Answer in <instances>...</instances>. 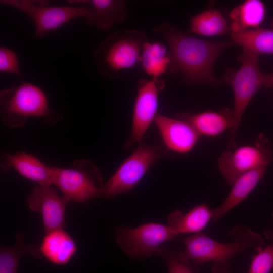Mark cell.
Here are the masks:
<instances>
[{"instance_id":"3957f363","label":"cell","mask_w":273,"mask_h":273,"mask_svg":"<svg viewBox=\"0 0 273 273\" xmlns=\"http://www.w3.org/2000/svg\"><path fill=\"white\" fill-rule=\"evenodd\" d=\"M228 235L233 238L232 242H220L201 233L185 237L182 240L185 247L184 253L197 265L209 262L228 263L237 253L249 248L256 250L264 245L262 237L246 226L234 227Z\"/></svg>"},{"instance_id":"2e32d148","label":"cell","mask_w":273,"mask_h":273,"mask_svg":"<svg viewBox=\"0 0 273 273\" xmlns=\"http://www.w3.org/2000/svg\"><path fill=\"white\" fill-rule=\"evenodd\" d=\"M190 124L201 136L216 137L233 125V112L228 108L219 111H207L197 113L181 112L175 116Z\"/></svg>"},{"instance_id":"6da1fadb","label":"cell","mask_w":273,"mask_h":273,"mask_svg":"<svg viewBox=\"0 0 273 273\" xmlns=\"http://www.w3.org/2000/svg\"><path fill=\"white\" fill-rule=\"evenodd\" d=\"M152 30L161 35L168 45L171 62L169 71L179 73L186 84L217 86L221 80L214 74V64L231 41L212 42L200 39L179 30L167 21Z\"/></svg>"},{"instance_id":"ac0fdd59","label":"cell","mask_w":273,"mask_h":273,"mask_svg":"<svg viewBox=\"0 0 273 273\" xmlns=\"http://www.w3.org/2000/svg\"><path fill=\"white\" fill-rule=\"evenodd\" d=\"M267 166H262L251 170L240 176L233 187L223 203L213 210V219L218 220L245 199L263 177Z\"/></svg>"},{"instance_id":"8fae6325","label":"cell","mask_w":273,"mask_h":273,"mask_svg":"<svg viewBox=\"0 0 273 273\" xmlns=\"http://www.w3.org/2000/svg\"><path fill=\"white\" fill-rule=\"evenodd\" d=\"M165 87L162 79H144L138 81L134 101L131 133L125 143L130 148L135 143L143 141L145 134L157 115L159 95Z\"/></svg>"},{"instance_id":"ffe728a7","label":"cell","mask_w":273,"mask_h":273,"mask_svg":"<svg viewBox=\"0 0 273 273\" xmlns=\"http://www.w3.org/2000/svg\"><path fill=\"white\" fill-rule=\"evenodd\" d=\"M265 7L259 0H247L230 12L231 32L259 28L265 16Z\"/></svg>"},{"instance_id":"9c48e42d","label":"cell","mask_w":273,"mask_h":273,"mask_svg":"<svg viewBox=\"0 0 273 273\" xmlns=\"http://www.w3.org/2000/svg\"><path fill=\"white\" fill-rule=\"evenodd\" d=\"M116 241L130 257L142 259L156 254L161 244L179 235L168 225L146 223L135 228L119 226L116 231Z\"/></svg>"},{"instance_id":"5b68a950","label":"cell","mask_w":273,"mask_h":273,"mask_svg":"<svg viewBox=\"0 0 273 273\" xmlns=\"http://www.w3.org/2000/svg\"><path fill=\"white\" fill-rule=\"evenodd\" d=\"M241 66L237 70L229 69L225 81L232 86L234 93L233 125L230 130L228 150L236 148L235 138L242 118L256 93L262 86L263 75L258 66V55L243 49L238 58Z\"/></svg>"},{"instance_id":"83f0119b","label":"cell","mask_w":273,"mask_h":273,"mask_svg":"<svg viewBox=\"0 0 273 273\" xmlns=\"http://www.w3.org/2000/svg\"><path fill=\"white\" fill-rule=\"evenodd\" d=\"M228 263H214L211 268V273H229Z\"/></svg>"},{"instance_id":"52a82bcc","label":"cell","mask_w":273,"mask_h":273,"mask_svg":"<svg viewBox=\"0 0 273 273\" xmlns=\"http://www.w3.org/2000/svg\"><path fill=\"white\" fill-rule=\"evenodd\" d=\"M170 155L164 144L140 142L105 184L103 197L111 199L129 191L156 161Z\"/></svg>"},{"instance_id":"7a4b0ae2","label":"cell","mask_w":273,"mask_h":273,"mask_svg":"<svg viewBox=\"0 0 273 273\" xmlns=\"http://www.w3.org/2000/svg\"><path fill=\"white\" fill-rule=\"evenodd\" d=\"M0 115L3 123L10 128L23 127L30 118H41L52 126L63 117L62 113L49 108L43 90L29 82L1 90Z\"/></svg>"},{"instance_id":"4fadbf2b","label":"cell","mask_w":273,"mask_h":273,"mask_svg":"<svg viewBox=\"0 0 273 273\" xmlns=\"http://www.w3.org/2000/svg\"><path fill=\"white\" fill-rule=\"evenodd\" d=\"M154 123L165 147L178 153L191 152L201 136L190 124L176 118L158 114Z\"/></svg>"},{"instance_id":"d6986e66","label":"cell","mask_w":273,"mask_h":273,"mask_svg":"<svg viewBox=\"0 0 273 273\" xmlns=\"http://www.w3.org/2000/svg\"><path fill=\"white\" fill-rule=\"evenodd\" d=\"M213 219V211L207 204L197 205L186 213L175 210L167 217V225L179 235L198 233L203 231Z\"/></svg>"},{"instance_id":"30bf717a","label":"cell","mask_w":273,"mask_h":273,"mask_svg":"<svg viewBox=\"0 0 273 273\" xmlns=\"http://www.w3.org/2000/svg\"><path fill=\"white\" fill-rule=\"evenodd\" d=\"M272 160L268 139L261 133L253 145H245L221 153L218 159L219 170L228 184L232 185L243 174Z\"/></svg>"},{"instance_id":"44dd1931","label":"cell","mask_w":273,"mask_h":273,"mask_svg":"<svg viewBox=\"0 0 273 273\" xmlns=\"http://www.w3.org/2000/svg\"><path fill=\"white\" fill-rule=\"evenodd\" d=\"M171 60L168 49L158 42H146L143 48L140 62L145 72L152 79H161L168 71Z\"/></svg>"},{"instance_id":"d4e9b609","label":"cell","mask_w":273,"mask_h":273,"mask_svg":"<svg viewBox=\"0 0 273 273\" xmlns=\"http://www.w3.org/2000/svg\"><path fill=\"white\" fill-rule=\"evenodd\" d=\"M156 255L165 258L168 273H199L197 264L190 261L183 251L175 248L160 246Z\"/></svg>"},{"instance_id":"484cf974","label":"cell","mask_w":273,"mask_h":273,"mask_svg":"<svg viewBox=\"0 0 273 273\" xmlns=\"http://www.w3.org/2000/svg\"><path fill=\"white\" fill-rule=\"evenodd\" d=\"M248 273H269L273 269V243L256 249Z\"/></svg>"},{"instance_id":"4316f807","label":"cell","mask_w":273,"mask_h":273,"mask_svg":"<svg viewBox=\"0 0 273 273\" xmlns=\"http://www.w3.org/2000/svg\"><path fill=\"white\" fill-rule=\"evenodd\" d=\"M0 72L20 77L19 60L16 52L5 47L0 48Z\"/></svg>"},{"instance_id":"7402d4cb","label":"cell","mask_w":273,"mask_h":273,"mask_svg":"<svg viewBox=\"0 0 273 273\" xmlns=\"http://www.w3.org/2000/svg\"><path fill=\"white\" fill-rule=\"evenodd\" d=\"M231 42L258 54L273 55V28H257L230 32Z\"/></svg>"},{"instance_id":"f546056e","label":"cell","mask_w":273,"mask_h":273,"mask_svg":"<svg viewBox=\"0 0 273 273\" xmlns=\"http://www.w3.org/2000/svg\"><path fill=\"white\" fill-rule=\"evenodd\" d=\"M273 217V213H272ZM265 237L269 240H273V231L266 230L264 232Z\"/></svg>"},{"instance_id":"277c9868","label":"cell","mask_w":273,"mask_h":273,"mask_svg":"<svg viewBox=\"0 0 273 273\" xmlns=\"http://www.w3.org/2000/svg\"><path fill=\"white\" fill-rule=\"evenodd\" d=\"M148 41L146 35L138 30L110 35L93 53L100 74L116 79L120 71L133 67L140 62L143 46Z\"/></svg>"},{"instance_id":"cb8c5ba5","label":"cell","mask_w":273,"mask_h":273,"mask_svg":"<svg viewBox=\"0 0 273 273\" xmlns=\"http://www.w3.org/2000/svg\"><path fill=\"white\" fill-rule=\"evenodd\" d=\"M24 238V234L18 233L16 236V243L14 246H1L0 273H17L19 261L26 254L40 258L39 246L35 244L25 243Z\"/></svg>"},{"instance_id":"603a6c76","label":"cell","mask_w":273,"mask_h":273,"mask_svg":"<svg viewBox=\"0 0 273 273\" xmlns=\"http://www.w3.org/2000/svg\"><path fill=\"white\" fill-rule=\"evenodd\" d=\"M230 30L227 21L219 10L207 9L192 17L190 31L204 36H213L227 33Z\"/></svg>"},{"instance_id":"f1b7e54d","label":"cell","mask_w":273,"mask_h":273,"mask_svg":"<svg viewBox=\"0 0 273 273\" xmlns=\"http://www.w3.org/2000/svg\"><path fill=\"white\" fill-rule=\"evenodd\" d=\"M262 86L266 88H273V72L263 75Z\"/></svg>"},{"instance_id":"8992f818","label":"cell","mask_w":273,"mask_h":273,"mask_svg":"<svg viewBox=\"0 0 273 273\" xmlns=\"http://www.w3.org/2000/svg\"><path fill=\"white\" fill-rule=\"evenodd\" d=\"M53 184L68 202L77 204L103 197L105 185L99 169L87 159L75 160L70 168L53 166Z\"/></svg>"},{"instance_id":"e0dca14e","label":"cell","mask_w":273,"mask_h":273,"mask_svg":"<svg viewBox=\"0 0 273 273\" xmlns=\"http://www.w3.org/2000/svg\"><path fill=\"white\" fill-rule=\"evenodd\" d=\"M40 257L57 265H65L77 252L75 241L64 228L45 233L38 247Z\"/></svg>"},{"instance_id":"7c38bea8","label":"cell","mask_w":273,"mask_h":273,"mask_svg":"<svg viewBox=\"0 0 273 273\" xmlns=\"http://www.w3.org/2000/svg\"><path fill=\"white\" fill-rule=\"evenodd\" d=\"M26 202L29 209L41 214L45 233L65 226L68 201L53 187L34 186Z\"/></svg>"},{"instance_id":"9a60e30c","label":"cell","mask_w":273,"mask_h":273,"mask_svg":"<svg viewBox=\"0 0 273 273\" xmlns=\"http://www.w3.org/2000/svg\"><path fill=\"white\" fill-rule=\"evenodd\" d=\"M89 8L90 13L86 17L88 26L107 30L116 23L122 22L127 18L128 11L123 0L68 1Z\"/></svg>"},{"instance_id":"ba28073f","label":"cell","mask_w":273,"mask_h":273,"mask_svg":"<svg viewBox=\"0 0 273 273\" xmlns=\"http://www.w3.org/2000/svg\"><path fill=\"white\" fill-rule=\"evenodd\" d=\"M2 4L17 8L29 16L35 26L34 36L45 37L51 32L78 17H87L88 7L80 6H50L46 0H1Z\"/></svg>"},{"instance_id":"5bb4252c","label":"cell","mask_w":273,"mask_h":273,"mask_svg":"<svg viewBox=\"0 0 273 273\" xmlns=\"http://www.w3.org/2000/svg\"><path fill=\"white\" fill-rule=\"evenodd\" d=\"M1 166L5 171L13 169L24 177L40 186L53 185V166L46 165L37 158L25 152L4 153Z\"/></svg>"}]
</instances>
